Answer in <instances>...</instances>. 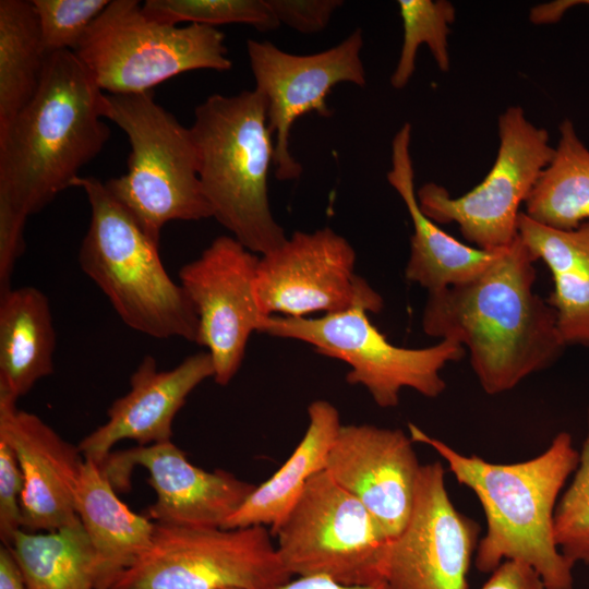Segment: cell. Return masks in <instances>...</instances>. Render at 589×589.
I'll return each instance as SVG.
<instances>
[{
	"mask_svg": "<svg viewBox=\"0 0 589 589\" xmlns=\"http://www.w3.org/2000/svg\"><path fill=\"white\" fill-rule=\"evenodd\" d=\"M368 312L359 304L315 318L273 315L263 318L259 332L306 342L317 353L346 362L347 382L365 387L381 408L396 407L404 388L428 398L440 396L446 388L441 370L464 358L465 347L449 339L424 348L393 345Z\"/></svg>",
	"mask_w": 589,
	"mask_h": 589,
	"instance_id": "cell-9",
	"label": "cell"
},
{
	"mask_svg": "<svg viewBox=\"0 0 589 589\" xmlns=\"http://www.w3.org/2000/svg\"><path fill=\"white\" fill-rule=\"evenodd\" d=\"M480 527L456 509L440 461L421 465L413 508L392 541L385 581L392 589H467Z\"/></svg>",
	"mask_w": 589,
	"mask_h": 589,
	"instance_id": "cell-15",
	"label": "cell"
},
{
	"mask_svg": "<svg viewBox=\"0 0 589 589\" xmlns=\"http://www.w3.org/2000/svg\"><path fill=\"white\" fill-rule=\"evenodd\" d=\"M408 430L412 442L436 452L457 482L481 503L486 531L473 560L479 572L490 574L502 562L514 560L531 566L546 589H574V565L554 538L560 493L579 462L569 433H557L549 447L531 459L498 464L464 455L413 423Z\"/></svg>",
	"mask_w": 589,
	"mask_h": 589,
	"instance_id": "cell-3",
	"label": "cell"
},
{
	"mask_svg": "<svg viewBox=\"0 0 589 589\" xmlns=\"http://www.w3.org/2000/svg\"><path fill=\"white\" fill-rule=\"evenodd\" d=\"M309 424L298 446L281 467L255 486L225 529L250 526L269 527L273 532L286 518L308 481L325 470L328 453L341 428L337 408L327 400L308 407Z\"/></svg>",
	"mask_w": 589,
	"mask_h": 589,
	"instance_id": "cell-22",
	"label": "cell"
},
{
	"mask_svg": "<svg viewBox=\"0 0 589 589\" xmlns=\"http://www.w3.org/2000/svg\"><path fill=\"white\" fill-rule=\"evenodd\" d=\"M225 39L216 27L164 24L139 1L113 0L74 52L101 91L139 94L184 72L230 70Z\"/></svg>",
	"mask_w": 589,
	"mask_h": 589,
	"instance_id": "cell-7",
	"label": "cell"
},
{
	"mask_svg": "<svg viewBox=\"0 0 589 589\" xmlns=\"http://www.w3.org/2000/svg\"><path fill=\"white\" fill-rule=\"evenodd\" d=\"M101 112L131 145L127 172L105 185L154 242L159 244L161 229L171 220L213 217L191 130L158 105L152 91L104 94Z\"/></svg>",
	"mask_w": 589,
	"mask_h": 589,
	"instance_id": "cell-6",
	"label": "cell"
},
{
	"mask_svg": "<svg viewBox=\"0 0 589 589\" xmlns=\"http://www.w3.org/2000/svg\"><path fill=\"white\" fill-rule=\"evenodd\" d=\"M190 130L213 217L253 253L281 245L287 237L268 200L274 140L264 96L255 88L213 94L194 109Z\"/></svg>",
	"mask_w": 589,
	"mask_h": 589,
	"instance_id": "cell-4",
	"label": "cell"
},
{
	"mask_svg": "<svg viewBox=\"0 0 589 589\" xmlns=\"http://www.w3.org/2000/svg\"><path fill=\"white\" fill-rule=\"evenodd\" d=\"M549 165L527 197L524 212L544 226L572 230L589 221V149L573 122L563 120Z\"/></svg>",
	"mask_w": 589,
	"mask_h": 589,
	"instance_id": "cell-24",
	"label": "cell"
},
{
	"mask_svg": "<svg viewBox=\"0 0 589 589\" xmlns=\"http://www.w3.org/2000/svg\"><path fill=\"white\" fill-rule=\"evenodd\" d=\"M91 220L82 240V271L122 322L149 337L196 341L199 317L185 291L167 274L154 242L95 177H77Z\"/></svg>",
	"mask_w": 589,
	"mask_h": 589,
	"instance_id": "cell-5",
	"label": "cell"
},
{
	"mask_svg": "<svg viewBox=\"0 0 589 589\" xmlns=\"http://www.w3.org/2000/svg\"><path fill=\"white\" fill-rule=\"evenodd\" d=\"M0 440L12 447L23 472L22 529L50 532L80 522L75 490L85 458L79 446L1 390Z\"/></svg>",
	"mask_w": 589,
	"mask_h": 589,
	"instance_id": "cell-18",
	"label": "cell"
},
{
	"mask_svg": "<svg viewBox=\"0 0 589 589\" xmlns=\"http://www.w3.org/2000/svg\"><path fill=\"white\" fill-rule=\"evenodd\" d=\"M480 589H546L539 574L519 561H504Z\"/></svg>",
	"mask_w": 589,
	"mask_h": 589,
	"instance_id": "cell-34",
	"label": "cell"
},
{
	"mask_svg": "<svg viewBox=\"0 0 589 589\" xmlns=\"http://www.w3.org/2000/svg\"><path fill=\"white\" fill-rule=\"evenodd\" d=\"M259 260L232 236H220L179 271L199 317L195 342L207 349L221 386L239 371L249 338L265 317L254 292Z\"/></svg>",
	"mask_w": 589,
	"mask_h": 589,
	"instance_id": "cell-14",
	"label": "cell"
},
{
	"mask_svg": "<svg viewBox=\"0 0 589 589\" xmlns=\"http://www.w3.org/2000/svg\"><path fill=\"white\" fill-rule=\"evenodd\" d=\"M0 589H26L19 566L8 545L0 548Z\"/></svg>",
	"mask_w": 589,
	"mask_h": 589,
	"instance_id": "cell-36",
	"label": "cell"
},
{
	"mask_svg": "<svg viewBox=\"0 0 589 589\" xmlns=\"http://www.w3.org/2000/svg\"><path fill=\"white\" fill-rule=\"evenodd\" d=\"M228 589H237V588H228Z\"/></svg>",
	"mask_w": 589,
	"mask_h": 589,
	"instance_id": "cell-37",
	"label": "cell"
},
{
	"mask_svg": "<svg viewBox=\"0 0 589 589\" xmlns=\"http://www.w3.org/2000/svg\"><path fill=\"white\" fill-rule=\"evenodd\" d=\"M411 125L405 123L392 142L387 181L401 197L413 226L406 278L435 292L470 281L488 269L504 248L470 247L444 231L420 208L410 154ZM506 248V247H505Z\"/></svg>",
	"mask_w": 589,
	"mask_h": 589,
	"instance_id": "cell-20",
	"label": "cell"
},
{
	"mask_svg": "<svg viewBox=\"0 0 589 589\" xmlns=\"http://www.w3.org/2000/svg\"><path fill=\"white\" fill-rule=\"evenodd\" d=\"M276 589H392L386 581L345 585L324 577H292Z\"/></svg>",
	"mask_w": 589,
	"mask_h": 589,
	"instance_id": "cell-35",
	"label": "cell"
},
{
	"mask_svg": "<svg viewBox=\"0 0 589 589\" xmlns=\"http://www.w3.org/2000/svg\"><path fill=\"white\" fill-rule=\"evenodd\" d=\"M587 426L575 474L555 508L554 538L573 565L589 566V407Z\"/></svg>",
	"mask_w": 589,
	"mask_h": 589,
	"instance_id": "cell-29",
	"label": "cell"
},
{
	"mask_svg": "<svg viewBox=\"0 0 589 589\" xmlns=\"http://www.w3.org/2000/svg\"><path fill=\"white\" fill-rule=\"evenodd\" d=\"M8 546L26 589H95L94 551L81 521L50 532L21 529Z\"/></svg>",
	"mask_w": 589,
	"mask_h": 589,
	"instance_id": "cell-25",
	"label": "cell"
},
{
	"mask_svg": "<svg viewBox=\"0 0 589 589\" xmlns=\"http://www.w3.org/2000/svg\"><path fill=\"white\" fill-rule=\"evenodd\" d=\"M23 472L12 447L0 440V539L10 545L22 529L21 495Z\"/></svg>",
	"mask_w": 589,
	"mask_h": 589,
	"instance_id": "cell-32",
	"label": "cell"
},
{
	"mask_svg": "<svg viewBox=\"0 0 589 589\" xmlns=\"http://www.w3.org/2000/svg\"><path fill=\"white\" fill-rule=\"evenodd\" d=\"M290 578L264 526L155 522L151 546L111 589H276Z\"/></svg>",
	"mask_w": 589,
	"mask_h": 589,
	"instance_id": "cell-10",
	"label": "cell"
},
{
	"mask_svg": "<svg viewBox=\"0 0 589 589\" xmlns=\"http://www.w3.org/2000/svg\"><path fill=\"white\" fill-rule=\"evenodd\" d=\"M136 465L148 471L157 496L147 517L164 526L224 528L256 486L192 465L171 441L110 453L99 468L116 491H125Z\"/></svg>",
	"mask_w": 589,
	"mask_h": 589,
	"instance_id": "cell-16",
	"label": "cell"
},
{
	"mask_svg": "<svg viewBox=\"0 0 589 589\" xmlns=\"http://www.w3.org/2000/svg\"><path fill=\"white\" fill-rule=\"evenodd\" d=\"M280 24L303 34L323 31L334 12L344 4L341 0H266Z\"/></svg>",
	"mask_w": 589,
	"mask_h": 589,
	"instance_id": "cell-33",
	"label": "cell"
},
{
	"mask_svg": "<svg viewBox=\"0 0 589 589\" xmlns=\"http://www.w3.org/2000/svg\"><path fill=\"white\" fill-rule=\"evenodd\" d=\"M213 376L207 351L167 371L157 369L154 357H144L130 377V390L109 407L108 420L79 443L83 457L100 466L119 441L132 440L137 446L171 441L176 414L193 389Z\"/></svg>",
	"mask_w": 589,
	"mask_h": 589,
	"instance_id": "cell-19",
	"label": "cell"
},
{
	"mask_svg": "<svg viewBox=\"0 0 589 589\" xmlns=\"http://www.w3.org/2000/svg\"><path fill=\"white\" fill-rule=\"evenodd\" d=\"M421 465L400 429L341 425L325 471L359 500L393 541L411 516Z\"/></svg>",
	"mask_w": 589,
	"mask_h": 589,
	"instance_id": "cell-17",
	"label": "cell"
},
{
	"mask_svg": "<svg viewBox=\"0 0 589 589\" xmlns=\"http://www.w3.org/2000/svg\"><path fill=\"white\" fill-rule=\"evenodd\" d=\"M497 127V155L481 183L457 197L434 182L417 191L430 219L458 225L468 242L485 250L505 248L518 237L519 207L554 154L546 130L528 121L520 107L507 108Z\"/></svg>",
	"mask_w": 589,
	"mask_h": 589,
	"instance_id": "cell-11",
	"label": "cell"
},
{
	"mask_svg": "<svg viewBox=\"0 0 589 589\" xmlns=\"http://www.w3.org/2000/svg\"><path fill=\"white\" fill-rule=\"evenodd\" d=\"M104 94L74 51L46 57L34 97L0 132V217L25 224L103 151Z\"/></svg>",
	"mask_w": 589,
	"mask_h": 589,
	"instance_id": "cell-2",
	"label": "cell"
},
{
	"mask_svg": "<svg viewBox=\"0 0 589 589\" xmlns=\"http://www.w3.org/2000/svg\"><path fill=\"white\" fill-rule=\"evenodd\" d=\"M56 332L48 298L25 286L0 294V390L15 399L53 372Z\"/></svg>",
	"mask_w": 589,
	"mask_h": 589,
	"instance_id": "cell-23",
	"label": "cell"
},
{
	"mask_svg": "<svg viewBox=\"0 0 589 589\" xmlns=\"http://www.w3.org/2000/svg\"><path fill=\"white\" fill-rule=\"evenodd\" d=\"M75 509L94 551L95 589H111L151 546L155 522L132 512L88 459L76 485Z\"/></svg>",
	"mask_w": 589,
	"mask_h": 589,
	"instance_id": "cell-21",
	"label": "cell"
},
{
	"mask_svg": "<svg viewBox=\"0 0 589 589\" xmlns=\"http://www.w3.org/2000/svg\"><path fill=\"white\" fill-rule=\"evenodd\" d=\"M534 259L517 237L477 278L429 292L423 332L469 350L489 395L508 392L564 351L554 310L533 290Z\"/></svg>",
	"mask_w": 589,
	"mask_h": 589,
	"instance_id": "cell-1",
	"label": "cell"
},
{
	"mask_svg": "<svg viewBox=\"0 0 589 589\" xmlns=\"http://www.w3.org/2000/svg\"><path fill=\"white\" fill-rule=\"evenodd\" d=\"M108 0H32L45 56L75 51Z\"/></svg>",
	"mask_w": 589,
	"mask_h": 589,
	"instance_id": "cell-30",
	"label": "cell"
},
{
	"mask_svg": "<svg viewBox=\"0 0 589 589\" xmlns=\"http://www.w3.org/2000/svg\"><path fill=\"white\" fill-rule=\"evenodd\" d=\"M142 9L152 20L169 25L247 24L261 32L280 26L266 0H147Z\"/></svg>",
	"mask_w": 589,
	"mask_h": 589,
	"instance_id": "cell-28",
	"label": "cell"
},
{
	"mask_svg": "<svg viewBox=\"0 0 589 589\" xmlns=\"http://www.w3.org/2000/svg\"><path fill=\"white\" fill-rule=\"evenodd\" d=\"M356 251L329 227L296 231L275 250L261 255L254 280L261 313L304 317L334 314L364 304L382 311V297L354 273Z\"/></svg>",
	"mask_w": 589,
	"mask_h": 589,
	"instance_id": "cell-12",
	"label": "cell"
},
{
	"mask_svg": "<svg viewBox=\"0 0 589 589\" xmlns=\"http://www.w3.org/2000/svg\"><path fill=\"white\" fill-rule=\"evenodd\" d=\"M398 8L404 38L390 85L401 89L414 72L417 52L423 44L429 47L438 69L448 71L447 36L450 33L449 25L455 20V7L446 0H399Z\"/></svg>",
	"mask_w": 589,
	"mask_h": 589,
	"instance_id": "cell-27",
	"label": "cell"
},
{
	"mask_svg": "<svg viewBox=\"0 0 589 589\" xmlns=\"http://www.w3.org/2000/svg\"><path fill=\"white\" fill-rule=\"evenodd\" d=\"M363 34L353 31L338 45L312 55H293L267 40H247L255 89L266 100L267 121L274 140V172L278 180L300 178L303 169L290 152L294 122L305 113L329 118L332 89L340 83L366 84L361 60Z\"/></svg>",
	"mask_w": 589,
	"mask_h": 589,
	"instance_id": "cell-13",
	"label": "cell"
},
{
	"mask_svg": "<svg viewBox=\"0 0 589 589\" xmlns=\"http://www.w3.org/2000/svg\"><path fill=\"white\" fill-rule=\"evenodd\" d=\"M271 533L291 578L324 577L345 585L385 581L392 540L363 504L325 470L308 481Z\"/></svg>",
	"mask_w": 589,
	"mask_h": 589,
	"instance_id": "cell-8",
	"label": "cell"
},
{
	"mask_svg": "<svg viewBox=\"0 0 589 589\" xmlns=\"http://www.w3.org/2000/svg\"><path fill=\"white\" fill-rule=\"evenodd\" d=\"M554 288L546 302L554 310L566 346L589 349V257L551 272Z\"/></svg>",
	"mask_w": 589,
	"mask_h": 589,
	"instance_id": "cell-31",
	"label": "cell"
},
{
	"mask_svg": "<svg viewBox=\"0 0 589 589\" xmlns=\"http://www.w3.org/2000/svg\"><path fill=\"white\" fill-rule=\"evenodd\" d=\"M45 60L32 1L1 0L0 132L34 97Z\"/></svg>",
	"mask_w": 589,
	"mask_h": 589,
	"instance_id": "cell-26",
	"label": "cell"
}]
</instances>
